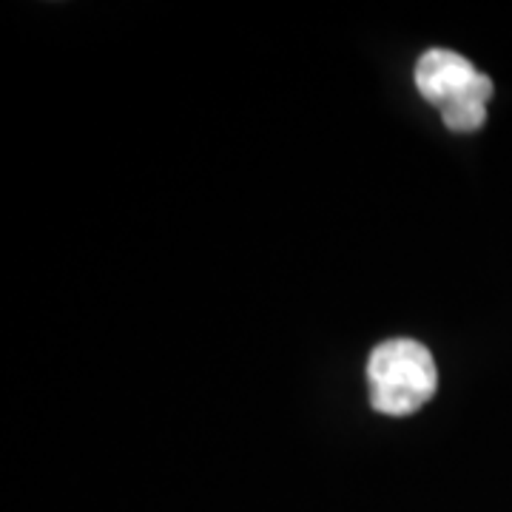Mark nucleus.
I'll list each match as a JSON object with an SVG mask.
<instances>
[{
  "label": "nucleus",
  "mask_w": 512,
  "mask_h": 512,
  "mask_svg": "<svg viewBox=\"0 0 512 512\" xmlns=\"http://www.w3.org/2000/svg\"><path fill=\"white\" fill-rule=\"evenodd\" d=\"M436 362L413 339H390L370 353V404L384 416H410L436 393Z\"/></svg>",
  "instance_id": "1"
},
{
  "label": "nucleus",
  "mask_w": 512,
  "mask_h": 512,
  "mask_svg": "<svg viewBox=\"0 0 512 512\" xmlns=\"http://www.w3.org/2000/svg\"><path fill=\"white\" fill-rule=\"evenodd\" d=\"M476 77L478 72L473 63L450 49H430L416 63V86L439 109L467 92L476 83Z\"/></svg>",
  "instance_id": "2"
},
{
  "label": "nucleus",
  "mask_w": 512,
  "mask_h": 512,
  "mask_svg": "<svg viewBox=\"0 0 512 512\" xmlns=\"http://www.w3.org/2000/svg\"><path fill=\"white\" fill-rule=\"evenodd\" d=\"M493 97V80L487 74H478L476 83L467 92L450 100L447 106H441V117L447 128L453 131H476L487 117V103Z\"/></svg>",
  "instance_id": "3"
}]
</instances>
